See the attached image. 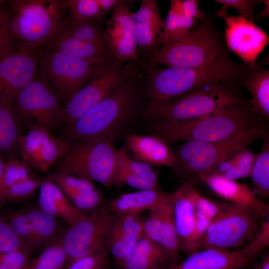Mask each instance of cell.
Instances as JSON below:
<instances>
[{
  "mask_svg": "<svg viewBox=\"0 0 269 269\" xmlns=\"http://www.w3.org/2000/svg\"><path fill=\"white\" fill-rule=\"evenodd\" d=\"M144 94L141 69L64 129L67 141L103 140L114 144L138 114Z\"/></svg>",
  "mask_w": 269,
  "mask_h": 269,
  "instance_id": "cell-1",
  "label": "cell"
},
{
  "mask_svg": "<svg viewBox=\"0 0 269 269\" xmlns=\"http://www.w3.org/2000/svg\"><path fill=\"white\" fill-rule=\"evenodd\" d=\"M247 65L234 61L228 53L209 64L198 67L151 66L141 63L144 94L149 99V103H158L211 83L238 81L242 84Z\"/></svg>",
  "mask_w": 269,
  "mask_h": 269,
  "instance_id": "cell-2",
  "label": "cell"
},
{
  "mask_svg": "<svg viewBox=\"0 0 269 269\" xmlns=\"http://www.w3.org/2000/svg\"><path fill=\"white\" fill-rule=\"evenodd\" d=\"M151 135L168 145L179 141L219 142L264 122L250 103L221 109L185 122H149Z\"/></svg>",
  "mask_w": 269,
  "mask_h": 269,
  "instance_id": "cell-3",
  "label": "cell"
},
{
  "mask_svg": "<svg viewBox=\"0 0 269 269\" xmlns=\"http://www.w3.org/2000/svg\"><path fill=\"white\" fill-rule=\"evenodd\" d=\"M238 81L208 84L190 93L158 103H149L143 118L147 122H185L227 108L250 103Z\"/></svg>",
  "mask_w": 269,
  "mask_h": 269,
  "instance_id": "cell-4",
  "label": "cell"
},
{
  "mask_svg": "<svg viewBox=\"0 0 269 269\" xmlns=\"http://www.w3.org/2000/svg\"><path fill=\"white\" fill-rule=\"evenodd\" d=\"M227 53L225 41L209 16L198 22L183 37L164 43L143 63L157 67H198Z\"/></svg>",
  "mask_w": 269,
  "mask_h": 269,
  "instance_id": "cell-5",
  "label": "cell"
},
{
  "mask_svg": "<svg viewBox=\"0 0 269 269\" xmlns=\"http://www.w3.org/2000/svg\"><path fill=\"white\" fill-rule=\"evenodd\" d=\"M269 133L268 122H264L222 141H185L174 150L176 160L172 169L184 181L195 183L202 175Z\"/></svg>",
  "mask_w": 269,
  "mask_h": 269,
  "instance_id": "cell-6",
  "label": "cell"
},
{
  "mask_svg": "<svg viewBox=\"0 0 269 269\" xmlns=\"http://www.w3.org/2000/svg\"><path fill=\"white\" fill-rule=\"evenodd\" d=\"M7 1L14 43L18 49L36 51L51 37L66 14L64 0Z\"/></svg>",
  "mask_w": 269,
  "mask_h": 269,
  "instance_id": "cell-7",
  "label": "cell"
},
{
  "mask_svg": "<svg viewBox=\"0 0 269 269\" xmlns=\"http://www.w3.org/2000/svg\"><path fill=\"white\" fill-rule=\"evenodd\" d=\"M141 64L125 62L112 57L101 63L88 82L63 106L64 129L110 95L141 70Z\"/></svg>",
  "mask_w": 269,
  "mask_h": 269,
  "instance_id": "cell-8",
  "label": "cell"
},
{
  "mask_svg": "<svg viewBox=\"0 0 269 269\" xmlns=\"http://www.w3.org/2000/svg\"><path fill=\"white\" fill-rule=\"evenodd\" d=\"M66 152L57 160V170L67 172L107 188L119 167L118 149L103 140L70 142Z\"/></svg>",
  "mask_w": 269,
  "mask_h": 269,
  "instance_id": "cell-9",
  "label": "cell"
},
{
  "mask_svg": "<svg viewBox=\"0 0 269 269\" xmlns=\"http://www.w3.org/2000/svg\"><path fill=\"white\" fill-rule=\"evenodd\" d=\"M10 107L18 122L30 130L51 132L61 124L62 101L40 69L36 78L16 95Z\"/></svg>",
  "mask_w": 269,
  "mask_h": 269,
  "instance_id": "cell-10",
  "label": "cell"
},
{
  "mask_svg": "<svg viewBox=\"0 0 269 269\" xmlns=\"http://www.w3.org/2000/svg\"><path fill=\"white\" fill-rule=\"evenodd\" d=\"M262 218L250 208L227 202L223 211L212 220L198 251L243 247L254 237Z\"/></svg>",
  "mask_w": 269,
  "mask_h": 269,
  "instance_id": "cell-11",
  "label": "cell"
},
{
  "mask_svg": "<svg viewBox=\"0 0 269 269\" xmlns=\"http://www.w3.org/2000/svg\"><path fill=\"white\" fill-rule=\"evenodd\" d=\"M36 54L40 70L64 105L88 82L100 64L43 46L36 50Z\"/></svg>",
  "mask_w": 269,
  "mask_h": 269,
  "instance_id": "cell-12",
  "label": "cell"
},
{
  "mask_svg": "<svg viewBox=\"0 0 269 269\" xmlns=\"http://www.w3.org/2000/svg\"><path fill=\"white\" fill-rule=\"evenodd\" d=\"M115 216L109 211L107 204L91 217L66 228L62 236L67 257L66 265L106 249V236Z\"/></svg>",
  "mask_w": 269,
  "mask_h": 269,
  "instance_id": "cell-13",
  "label": "cell"
},
{
  "mask_svg": "<svg viewBox=\"0 0 269 269\" xmlns=\"http://www.w3.org/2000/svg\"><path fill=\"white\" fill-rule=\"evenodd\" d=\"M2 217L31 254L41 252L66 229L59 219L38 207L15 210L6 213Z\"/></svg>",
  "mask_w": 269,
  "mask_h": 269,
  "instance_id": "cell-14",
  "label": "cell"
},
{
  "mask_svg": "<svg viewBox=\"0 0 269 269\" xmlns=\"http://www.w3.org/2000/svg\"><path fill=\"white\" fill-rule=\"evenodd\" d=\"M133 1L120 0L113 8L104 28L103 41L116 59L141 63L137 51L134 12L130 8V3Z\"/></svg>",
  "mask_w": 269,
  "mask_h": 269,
  "instance_id": "cell-15",
  "label": "cell"
},
{
  "mask_svg": "<svg viewBox=\"0 0 269 269\" xmlns=\"http://www.w3.org/2000/svg\"><path fill=\"white\" fill-rule=\"evenodd\" d=\"M40 71L36 51L15 48L0 57V103L10 105Z\"/></svg>",
  "mask_w": 269,
  "mask_h": 269,
  "instance_id": "cell-16",
  "label": "cell"
},
{
  "mask_svg": "<svg viewBox=\"0 0 269 269\" xmlns=\"http://www.w3.org/2000/svg\"><path fill=\"white\" fill-rule=\"evenodd\" d=\"M215 15L225 23V44L230 50L251 65L256 63L258 55L269 43L267 33L252 19L243 16H233L219 10Z\"/></svg>",
  "mask_w": 269,
  "mask_h": 269,
  "instance_id": "cell-17",
  "label": "cell"
},
{
  "mask_svg": "<svg viewBox=\"0 0 269 269\" xmlns=\"http://www.w3.org/2000/svg\"><path fill=\"white\" fill-rule=\"evenodd\" d=\"M70 142L43 129L30 130L18 138L16 150L31 168L45 172L68 149Z\"/></svg>",
  "mask_w": 269,
  "mask_h": 269,
  "instance_id": "cell-18",
  "label": "cell"
},
{
  "mask_svg": "<svg viewBox=\"0 0 269 269\" xmlns=\"http://www.w3.org/2000/svg\"><path fill=\"white\" fill-rule=\"evenodd\" d=\"M144 235L161 246L167 253L171 264L179 262V248L171 200L169 193L149 210L143 218Z\"/></svg>",
  "mask_w": 269,
  "mask_h": 269,
  "instance_id": "cell-19",
  "label": "cell"
},
{
  "mask_svg": "<svg viewBox=\"0 0 269 269\" xmlns=\"http://www.w3.org/2000/svg\"><path fill=\"white\" fill-rule=\"evenodd\" d=\"M133 16L138 53L144 63L164 43V19L156 0H142Z\"/></svg>",
  "mask_w": 269,
  "mask_h": 269,
  "instance_id": "cell-20",
  "label": "cell"
},
{
  "mask_svg": "<svg viewBox=\"0 0 269 269\" xmlns=\"http://www.w3.org/2000/svg\"><path fill=\"white\" fill-rule=\"evenodd\" d=\"M258 255L247 244L235 250L206 249L192 253L182 262L171 264L165 269H240Z\"/></svg>",
  "mask_w": 269,
  "mask_h": 269,
  "instance_id": "cell-21",
  "label": "cell"
},
{
  "mask_svg": "<svg viewBox=\"0 0 269 269\" xmlns=\"http://www.w3.org/2000/svg\"><path fill=\"white\" fill-rule=\"evenodd\" d=\"M143 235L140 214L116 216L106 236V249L119 266Z\"/></svg>",
  "mask_w": 269,
  "mask_h": 269,
  "instance_id": "cell-22",
  "label": "cell"
},
{
  "mask_svg": "<svg viewBox=\"0 0 269 269\" xmlns=\"http://www.w3.org/2000/svg\"><path fill=\"white\" fill-rule=\"evenodd\" d=\"M198 181L230 203L250 208L261 217L269 216V205L260 199L246 183L238 182L216 173L203 175Z\"/></svg>",
  "mask_w": 269,
  "mask_h": 269,
  "instance_id": "cell-23",
  "label": "cell"
},
{
  "mask_svg": "<svg viewBox=\"0 0 269 269\" xmlns=\"http://www.w3.org/2000/svg\"><path fill=\"white\" fill-rule=\"evenodd\" d=\"M124 146L134 160L149 165L165 166L172 168L175 164L174 151L158 137L126 133Z\"/></svg>",
  "mask_w": 269,
  "mask_h": 269,
  "instance_id": "cell-24",
  "label": "cell"
},
{
  "mask_svg": "<svg viewBox=\"0 0 269 269\" xmlns=\"http://www.w3.org/2000/svg\"><path fill=\"white\" fill-rule=\"evenodd\" d=\"M38 207L45 213L73 226L88 217L76 207L49 178L39 187Z\"/></svg>",
  "mask_w": 269,
  "mask_h": 269,
  "instance_id": "cell-25",
  "label": "cell"
},
{
  "mask_svg": "<svg viewBox=\"0 0 269 269\" xmlns=\"http://www.w3.org/2000/svg\"><path fill=\"white\" fill-rule=\"evenodd\" d=\"M42 46L68 56L101 64L113 57L104 44L88 42L55 30Z\"/></svg>",
  "mask_w": 269,
  "mask_h": 269,
  "instance_id": "cell-26",
  "label": "cell"
},
{
  "mask_svg": "<svg viewBox=\"0 0 269 269\" xmlns=\"http://www.w3.org/2000/svg\"><path fill=\"white\" fill-rule=\"evenodd\" d=\"M171 264L165 250L143 235L119 267L121 269H165Z\"/></svg>",
  "mask_w": 269,
  "mask_h": 269,
  "instance_id": "cell-27",
  "label": "cell"
},
{
  "mask_svg": "<svg viewBox=\"0 0 269 269\" xmlns=\"http://www.w3.org/2000/svg\"><path fill=\"white\" fill-rule=\"evenodd\" d=\"M171 200L179 251L189 255L192 253L195 210L181 186L171 193Z\"/></svg>",
  "mask_w": 269,
  "mask_h": 269,
  "instance_id": "cell-28",
  "label": "cell"
},
{
  "mask_svg": "<svg viewBox=\"0 0 269 269\" xmlns=\"http://www.w3.org/2000/svg\"><path fill=\"white\" fill-rule=\"evenodd\" d=\"M242 85L251 95L250 103L264 120H269V70L259 63L247 64Z\"/></svg>",
  "mask_w": 269,
  "mask_h": 269,
  "instance_id": "cell-29",
  "label": "cell"
},
{
  "mask_svg": "<svg viewBox=\"0 0 269 269\" xmlns=\"http://www.w3.org/2000/svg\"><path fill=\"white\" fill-rule=\"evenodd\" d=\"M169 192L160 189L140 190L123 194L107 203L109 211L116 216L140 214L150 210Z\"/></svg>",
  "mask_w": 269,
  "mask_h": 269,
  "instance_id": "cell-30",
  "label": "cell"
},
{
  "mask_svg": "<svg viewBox=\"0 0 269 269\" xmlns=\"http://www.w3.org/2000/svg\"><path fill=\"white\" fill-rule=\"evenodd\" d=\"M120 0H64L66 17L76 22L103 20Z\"/></svg>",
  "mask_w": 269,
  "mask_h": 269,
  "instance_id": "cell-31",
  "label": "cell"
},
{
  "mask_svg": "<svg viewBox=\"0 0 269 269\" xmlns=\"http://www.w3.org/2000/svg\"><path fill=\"white\" fill-rule=\"evenodd\" d=\"M102 20L93 21L76 22L69 20L66 16L62 20L56 30L82 41L104 44Z\"/></svg>",
  "mask_w": 269,
  "mask_h": 269,
  "instance_id": "cell-32",
  "label": "cell"
},
{
  "mask_svg": "<svg viewBox=\"0 0 269 269\" xmlns=\"http://www.w3.org/2000/svg\"><path fill=\"white\" fill-rule=\"evenodd\" d=\"M263 144L250 175L256 195L261 200L269 195V133L262 138Z\"/></svg>",
  "mask_w": 269,
  "mask_h": 269,
  "instance_id": "cell-33",
  "label": "cell"
},
{
  "mask_svg": "<svg viewBox=\"0 0 269 269\" xmlns=\"http://www.w3.org/2000/svg\"><path fill=\"white\" fill-rule=\"evenodd\" d=\"M18 121L10 105L0 103V154L16 150L19 134Z\"/></svg>",
  "mask_w": 269,
  "mask_h": 269,
  "instance_id": "cell-34",
  "label": "cell"
},
{
  "mask_svg": "<svg viewBox=\"0 0 269 269\" xmlns=\"http://www.w3.org/2000/svg\"><path fill=\"white\" fill-rule=\"evenodd\" d=\"M62 236L48 244L37 256L31 258L26 269H65L67 257Z\"/></svg>",
  "mask_w": 269,
  "mask_h": 269,
  "instance_id": "cell-35",
  "label": "cell"
},
{
  "mask_svg": "<svg viewBox=\"0 0 269 269\" xmlns=\"http://www.w3.org/2000/svg\"><path fill=\"white\" fill-rule=\"evenodd\" d=\"M181 186L195 210L212 220L216 218L223 211L227 204V202L217 201L205 196L193 182L184 181Z\"/></svg>",
  "mask_w": 269,
  "mask_h": 269,
  "instance_id": "cell-36",
  "label": "cell"
},
{
  "mask_svg": "<svg viewBox=\"0 0 269 269\" xmlns=\"http://www.w3.org/2000/svg\"><path fill=\"white\" fill-rule=\"evenodd\" d=\"M198 21L183 13L169 8L164 19V43L176 40L190 31Z\"/></svg>",
  "mask_w": 269,
  "mask_h": 269,
  "instance_id": "cell-37",
  "label": "cell"
},
{
  "mask_svg": "<svg viewBox=\"0 0 269 269\" xmlns=\"http://www.w3.org/2000/svg\"><path fill=\"white\" fill-rule=\"evenodd\" d=\"M124 185L139 190L161 189L157 174L155 172L141 175L128 172L118 168L113 179V186Z\"/></svg>",
  "mask_w": 269,
  "mask_h": 269,
  "instance_id": "cell-38",
  "label": "cell"
},
{
  "mask_svg": "<svg viewBox=\"0 0 269 269\" xmlns=\"http://www.w3.org/2000/svg\"><path fill=\"white\" fill-rule=\"evenodd\" d=\"M42 180L35 176L14 184L2 195L0 205L22 202L31 198L39 188Z\"/></svg>",
  "mask_w": 269,
  "mask_h": 269,
  "instance_id": "cell-39",
  "label": "cell"
},
{
  "mask_svg": "<svg viewBox=\"0 0 269 269\" xmlns=\"http://www.w3.org/2000/svg\"><path fill=\"white\" fill-rule=\"evenodd\" d=\"M36 176L29 165L23 160L11 158L5 161L0 200L4 193L12 185Z\"/></svg>",
  "mask_w": 269,
  "mask_h": 269,
  "instance_id": "cell-40",
  "label": "cell"
},
{
  "mask_svg": "<svg viewBox=\"0 0 269 269\" xmlns=\"http://www.w3.org/2000/svg\"><path fill=\"white\" fill-rule=\"evenodd\" d=\"M49 178L61 189L67 197L78 192L96 189L92 182L59 170L51 173Z\"/></svg>",
  "mask_w": 269,
  "mask_h": 269,
  "instance_id": "cell-41",
  "label": "cell"
},
{
  "mask_svg": "<svg viewBox=\"0 0 269 269\" xmlns=\"http://www.w3.org/2000/svg\"><path fill=\"white\" fill-rule=\"evenodd\" d=\"M15 48L11 10L7 1H4L0 5V57Z\"/></svg>",
  "mask_w": 269,
  "mask_h": 269,
  "instance_id": "cell-42",
  "label": "cell"
},
{
  "mask_svg": "<svg viewBox=\"0 0 269 269\" xmlns=\"http://www.w3.org/2000/svg\"><path fill=\"white\" fill-rule=\"evenodd\" d=\"M256 157L257 154L247 148L239 151L237 163L223 175L234 180L250 177Z\"/></svg>",
  "mask_w": 269,
  "mask_h": 269,
  "instance_id": "cell-43",
  "label": "cell"
},
{
  "mask_svg": "<svg viewBox=\"0 0 269 269\" xmlns=\"http://www.w3.org/2000/svg\"><path fill=\"white\" fill-rule=\"evenodd\" d=\"M67 198L81 212L89 210L97 211L105 205L104 195L97 189L78 192L70 195Z\"/></svg>",
  "mask_w": 269,
  "mask_h": 269,
  "instance_id": "cell-44",
  "label": "cell"
},
{
  "mask_svg": "<svg viewBox=\"0 0 269 269\" xmlns=\"http://www.w3.org/2000/svg\"><path fill=\"white\" fill-rule=\"evenodd\" d=\"M109 255L104 249L66 265L65 269H108Z\"/></svg>",
  "mask_w": 269,
  "mask_h": 269,
  "instance_id": "cell-45",
  "label": "cell"
},
{
  "mask_svg": "<svg viewBox=\"0 0 269 269\" xmlns=\"http://www.w3.org/2000/svg\"><path fill=\"white\" fill-rule=\"evenodd\" d=\"M15 251L30 252L7 222L2 217H0V252Z\"/></svg>",
  "mask_w": 269,
  "mask_h": 269,
  "instance_id": "cell-46",
  "label": "cell"
},
{
  "mask_svg": "<svg viewBox=\"0 0 269 269\" xmlns=\"http://www.w3.org/2000/svg\"><path fill=\"white\" fill-rule=\"evenodd\" d=\"M118 163L119 168L132 173L147 175L154 172L151 165L131 158L124 146L118 149Z\"/></svg>",
  "mask_w": 269,
  "mask_h": 269,
  "instance_id": "cell-47",
  "label": "cell"
},
{
  "mask_svg": "<svg viewBox=\"0 0 269 269\" xmlns=\"http://www.w3.org/2000/svg\"><path fill=\"white\" fill-rule=\"evenodd\" d=\"M31 258L29 252H0V269H26Z\"/></svg>",
  "mask_w": 269,
  "mask_h": 269,
  "instance_id": "cell-48",
  "label": "cell"
},
{
  "mask_svg": "<svg viewBox=\"0 0 269 269\" xmlns=\"http://www.w3.org/2000/svg\"><path fill=\"white\" fill-rule=\"evenodd\" d=\"M221 4L219 10L227 11L229 8L236 10L240 15L252 19L254 15L256 7L263 3L264 0H214Z\"/></svg>",
  "mask_w": 269,
  "mask_h": 269,
  "instance_id": "cell-49",
  "label": "cell"
},
{
  "mask_svg": "<svg viewBox=\"0 0 269 269\" xmlns=\"http://www.w3.org/2000/svg\"><path fill=\"white\" fill-rule=\"evenodd\" d=\"M258 253L269 246V216L262 217L259 228L251 240L247 243Z\"/></svg>",
  "mask_w": 269,
  "mask_h": 269,
  "instance_id": "cell-50",
  "label": "cell"
},
{
  "mask_svg": "<svg viewBox=\"0 0 269 269\" xmlns=\"http://www.w3.org/2000/svg\"><path fill=\"white\" fill-rule=\"evenodd\" d=\"M212 220L203 213L195 210V224L192 238V253L198 250Z\"/></svg>",
  "mask_w": 269,
  "mask_h": 269,
  "instance_id": "cell-51",
  "label": "cell"
},
{
  "mask_svg": "<svg viewBox=\"0 0 269 269\" xmlns=\"http://www.w3.org/2000/svg\"><path fill=\"white\" fill-rule=\"evenodd\" d=\"M199 0H182V13L191 16L198 22L206 19L209 15L199 8Z\"/></svg>",
  "mask_w": 269,
  "mask_h": 269,
  "instance_id": "cell-52",
  "label": "cell"
},
{
  "mask_svg": "<svg viewBox=\"0 0 269 269\" xmlns=\"http://www.w3.org/2000/svg\"><path fill=\"white\" fill-rule=\"evenodd\" d=\"M263 3L265 4L264 8L256 15H254L252 20H259L263 18H267L269 16V0H264Z\"/></svg>",
  "mask_w": 269,
  "mask_h": 269,
  "instance_id": "cell-53",
  "label": "cell"
},
{
  "mask_svg": "<svg viewBox=\"0 0 269 269\" xmlns=\"http://www.w3.org/2000/svg\"><path fill=\"white\" fill-rule=\"evenodd\" d=\"M255 269H269V255H265L263 258L254 265Z\"/></svg>",
  "mask_w": 269,
  "mask_h": 269,
  "instance_id": "cell-54",
  "label": "cell"
},
{
  "mask_svg": "<svg viewBox=\"0 0 269 269\" xmlns=\"http://www.w3.org/2000/svg\"><path fill=\"white\" fill-rule=\"evenodd\" d=\"M5 161L4 160V159L2 157V155L0 154V196L1 193V185L2 178L4 170Z\"/></svg>",
  "mask_w": 269,
  "mask_h": 269,
  "instance_id": "cell-55",
  "label": "cell"
},
{
  "mask_svg": "<svg viewBox=\"0 0 269 269\" xmlns=\"http://www.w3.org/2000/svg\"><path fill=\"white\" fill-rule=\"evenodd\" d=\"M4 1V0H0V5Z\"/></svg>",
  "mask_w": 269,
  "mask_h": 269,
  "instance_id": "cell-56",
  "label": "cell"
}]
</instances>
